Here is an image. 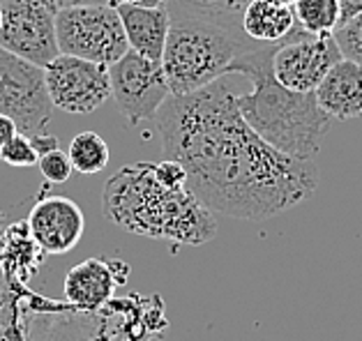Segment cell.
<instances>
[{
    "label": "cell",
    "instance_id": "obj_12",
    "mask_svg": "<svg viewBox=\"0 0 362 341\" xmlns=\"http://www.w3.org/2000/svg\"><path fill=\"white\" fill-rule=\"evenodd\" d=\"M129 268L125 261L88 258L65 275L63 293L72 309L95 313L113 300L118 284H125Z\"/></svg>",
    "mask_w": 362,
    "mask_h": 341
},
{
    "label": "cell",
    "instance_id": "obj_32",
    "mask_svg": "<svg viewBox=\"0 0 362 341\" xmlns=\"http://www.w3.org/2000/svg\"><path fill=\"white\" fill-rule=\"evenodd\" d=\"M0 28H3V7H0Z\"/></svg>",
    "mask_w": 362,
    "mask_h": 341
},
{
    "label": "cell",
    "instance_id": "obj_31",
    "mask_svg": "<svg viewBox=\"0 0 362 341\" xmlns=\"http://www.w3.org/2000/svg\"><path fill=\"white\" fill-rule=\"evenodd\" d=\"M272 3H279V5H293L296 0H272Z\"/></svg>",
    "mask_w": 362,
    "mask_h": 341
},
{
    "label": "cell",
    "instance_id": "obj_28",
    "mask_svg": "<svg viewBox=\"0 0 362 341\" xmlns=\"http://www.w3.org/2000/svg\"><path fill=\"white\" fill-rule=\"evenodd\" d=\"M164 3L166 0H136V5H144V7H160Z\"/></svg>",
    "mask_w": 362,
    "mask_h": 341
},
{
    "label": "cell",
    "instance_id": "obj_6",
    "mask_svg": "<svg viewBox=\"0 0 362 341\" xmlns=\"http://www.w3.org/2000/svg\"><path fill=\"white\" fill-rule=\"evenodd\" d=\"M51 111L44 67L0 49V113L14 120L19 134L33 136L47 129Z\"/></svg>",
    "mask_w": 362,
    "mask_h": 341
},
{
    "label": "cell",
    "instance_id": "obj_30",
    "mask_svg": "<svg viewBox=\"0 0 362 341\" xmlns=\"http://www.w3.org/2000/svg\"><path fill=\"white\" fill-rule=\"evenodd\" d=\"M125 3H136V0H109L111 7H118V5H125Z\"/></svg>",
    "mask_w": 362,
    "mask_h": 341
},
{
    "label": "cell",
    "instance_id": "obj_4",
    "mask_svg": "<svg viewBox=\"0 0 362 341\" xmlns=\"http://www.w3.org/2000/svg\"><path fill=\"white\" fill-rule=\"evenodd\" d=\"M256 47L261 44L215 25L171 19L162 54V69L171 97L197 92L215 83L217 78L228 74L233 60Z\"/></svg>",
    "mask_w": 362,
    "mask_h": 341
},
{
    "label": "cell",
    "instance_id": "obj_16",
    "mask_svg": "<svg viewBox=\"0 0 362 341\" xmlns=\"http://www.w3.org/2000/svg\"><path fill=\"white\" fill-rule=\"evenodd\" d=\"M44 251L37 247L28 231V224L19 222L7 226L0 235V275L14 286H25L40 270Z\"/></svg>",
    "mask_w": 362,
    "mask_h": 341
},
{
    "label": "cell",
    "instance_id": "obj_14",
    "mask_svg": "<svg viewBox=\"0 0 362 341\" xmlns=\"http://www.w3.org/2000/svg\"><path fill=\"white\" fill-rule=\"evenodd\" d=\"M319 107L337 120L362 118V65L337 60L314 90Z\"/></svg>",
    "mask_w": 362,
    "mask_h": 341
},
{
    "label": "cell",
    "instance_id": "obj_22",
    "mask_svg": "<svg viewBox=\"0 0 362 341\" xmlns=\"http://www.w3.org/2000/svg\"><path fill=\"white\" fill-rule=\"evenodd\" d=\"M40 171H42V176L47 182H54V185H60V182H67L69 176H72V162H69V157L67 152H63L58 148V150L54 152H47V155H42L40 157Z\"/></svg>",
    "mask_w": 362,
    "mask_h": 341
},
{
    "label": "cell",
    "instance_id": "obj_25",
    "mask_svg": "<svg viewBox=\"0 0 362 341\" xmlns=\"http://www.w3.org/2000/svg\"><path fill=\"white\" fill-rule=\"evenodd\" d=\"M54 10H65V7H83V5H109V0H42Z\"/></svg>",
    "mask_w": 362,
    "mask_h": 341
},
{
    "label": "cell",
    "instance_id": "obj_18",
    "mask_svg": "<svg viewBox=\"0 0 362 341\" xmlns=\"http://www.w3.org/2000/svg\"><path fill=\"white\" fill-rule=\"evenodd\" d=\"M296 25L312 37H332L341 25L339 0H296Z\"/></svg>",
    "mask_w": 362,
    "mask_h": 341
},
{
    "label": "cell",
    "instance_id": "obj_11",
    "mask_svg": "<svg viewBox=\"0 0 362 341\" xmlns=\"http://www.w3.org/2000/svg\"><path fill=\"white\" fill-rule=\"evenodd\" d=\"M25 224H28V231L37 247L51 256L72 251L81 242L86 229L81 208L65 196L40 198L33 205Z\"/></svg>",
    "mask_w": 362,
    "mask_h": 341
},
{
    "label": "cell",
    "instance_id": "obj_2",
    "mask_svg": "<svg viewBox=\"0 0 362 341\" xmlns=\"http://www.w3.org/2000/svg\"><path fill=\"white\" fill-rule=\"evenodd\" d=\"M277 47H256L228 67V74L252 81V92L238 95V109L247 125L279 152L300 162H316L332 118L319 107L314 92H293L277 81L272 74Z\"/></svg>",
    "mask_w": 362,
    "mask_h": 341
},
{
    "label": "cell",
    "instance_id": "obj_5",
    "mask_svg": "<svg viewBox=\"0 0 362 341\" xmlns=\"http://www.w3.org/2000/svg\"><path fill=\"white\" fill-rule=\"evenodd\" d=\"M60 54L111 67L129 51L120 16L111 5L65 7L56 14Z\"/></svg>",
    "mask_w": 362,
    "mask_h": 341
},
{
    "label": "cell",
    "instance_id": "obj_27",
    "mask_svg": "<svg viewBox=\"0 0 362 341\" xmlns=\"http://www.w3.org/2000/svg\"><path fill=\"white\" fill-rule=\"evenodd\" d=\"M339 7H341V23H346L349 19L362 12V0H339Z\"/></svg>",
    "mask_w": 362,
    "mask_h": 341
},
{
    "label": "cell",
    "instance_id": "obj_17",
    "mask_svg": "<svg viewBox=\"0 0 362 341\" xmlns=\"http://www.w3.org/2000/svg\"><path fill=\"white\" fill-rule=\"evenodd\" d=\"M252 0H166L171 19H189L243 35V16Z\"/></svg>",
    "mask_w": 362,
    "mask_h": 341
},
{
    "label": "cell",
    "instance_id": "obj_7",
    "mask_svg": "<svg viewBox=\"0 0 362 341\" xmlns=\"http://www.w3.org/2000/svg\"><path fill=\"white\" fill-rule=\"evenodd\" d=\"M0 49L37 67L60 56L56 40V10L42 0H5Z\"/></svg>",
    "mask_w": 362,
    "mask_h": 341
},
{
    "label": "cell",
    "instance_id": "obj_3",
    "mask_svg": "<svg viewBox=\"0 0 362 341\" xmlns=\"http://www.w3.org/2000/svg\"><path fill=\"white\" fill-rule=\"evenodd\" d=\"M102 203L113 224L144 238L201 247L217 235L213 213L187 187L157 182L153 162L122 166L104 187Z\"/></svg>",
    "mask_w": 362,
    "mask_h": 341
},
{
    "label": "cell",
    "instance_id": "obj_10",
    "mask_svg": "<svg viewBox=\"0 0 362 341\" xmlns=\"http://www.w3.org/2000/svg\"><path fill=\"white\" fill-rule=\"evenodd\" d=\"M341 58L332 37H312L303 32L275 49L272 74L288 90L314 92L330 67Z\"/></svg>",
    "mask_w": 362,
    "mask_h": 341
},
{
    "label": "cell",
    "instance_id": "obj_29",
    "mask_svg": "<svg viewBox=\"0 0 362 341\" xmlns=\"http://www.w3.org/2000/svg\"><path fill=\"white\" fill-rule=\"evenodd\" d=\"M7 229V215L0 210V235H3V231Z\"/></svg>",
    "mask_w": 362,
    "mask_h": 341
},
{
    "label": "cell",
    "instance_id": "obj_15",
    "mask_svg": "<svg viewBox=\"0 0 362 341\" xmlns=\"http://www.w3.org/2000/svg\"><path fill=\"white\" fill-rule=\"evenodd\" d=\"M243 32L247 40L261 47L284 44L303 35L296 25L293 7L272 3V0H252L243 16Z\"/></svg>",
    "mask_w": 362,
    "mask_h": 341
},
{
    "label": "cell",
    "instance_id": "obj_21",
    "mask_svg": "<svg viewBox=\"0 0 362 341\" xmlns=\"http://www.w3.org/2000/svg\"><path fill=\"white\" fill-rule=\"evenodd\" d=\"M0 160L14 166V169H30V166L40 162V155L35 150L30 136L16 134L14 138H10V141L0 148Z\"/></svg>",
    "mask_w": 362,
    "mask_h": 341
},
{
    "label": "cell",
    "instance_id": "obj_9",
    "mask_svg": "<svg viewBox=\"0 0 362 341\" xmlns=\"http://www.w3.org/2000/svg\"><path fill=\"white\" fill-rule=\"evenodd\" d=\"M51 104L65 113L86 116L111 97L109 67L93 60L60 54L44 67Z\"/></svg>",
    "mask_w": 362,
    "mask_h": 341
},
{
    "label": "cell",
    "instance_id": "obj_20",
    "mask_svg": "<svg viewBox=\"0 0 362 341\" xmlns=\"http://www.w3.org/2000/svg\"><path fill=\"white\" fill-rule=\"evenodd\" d=\"M332 40L344 58L362 65V12L353 16V19H349L346 23H341L339 28L334 30Z\"/></svg>",
    "mask_w": 362,
    "mask_h": 341
},
{
    "label": "cell",
    "instance_id": "obj_13",
    "mask_svg": "<svg viewBox=\"0 0 362 341\" xmlns=\"http://www.w3.org/2000/svg\"><path fill=\"white\" fill-rule=\"evenodd\" d=\"M116 12L120 16L122 30H125L129 51L148 60H155V63H162L166 35L171 28V16L166 5L144 7L136 3H125L118 5Z\"/></svg>",
    "mask_w": 362,
    "mask_h": 341
},
{
    "label": "cell",
    "instance_id": "obj_1",
    "mask_svg": "<svg viewBox=\"0 0 362 341\" xmlns=\"http://www.w3.org/2000/svg\"><path fill=\"white\" fill-rule=\"evenodd\" d=\"M153 120L164 152L185 166L187 189L210 213L270 220L312 198L319 187L316 162L279 152L247 125L224 76L169 97Z\"/></svg>",
    "mask_w": 362,
    "mask_h": 341
},
{
    "label": "cell",
    "instance_id": "obj_19",
    "mask_svg": "<svg viewBox=\"0 0 362 341\" xmlns=\"http://www.w3.org/2000/svg\"><path fill=\"white\" fill-rule=\"evenodd\" d=\"M69 162H72V169L83 173V176H93V173H100L102 169H107L109 164V145L107 141L95 134V132H81L72 138L67 150Z\"/></svg>",
    "mask_w": 362,
    "mask_h": 341
},
{
    "label": "cell",
    "instance_id": "obj_24",
    "mask_svg": "<svg viewBox=\"0 0 362 341\" xmlns=\"http://www.w3.org/2000/svg\"><path fill=\"white\" fill-rule=\"evenodd\" d=\"M30 141L35 145V150H37V155H47V152H54L58 150V138L54 134H47V132H40V134H33Z\"/></svg>",
    "mask_w": 362,
    "mask_h": 341
},
{
    "label": "cell",
    "instance_id": "obj_23",
    "mask_svg": "<svg viewBox=\"0 0 362 341\" xmlns=\"http://www.w3.org/2000/svg\"><path fill=\"white\" fill-rule=\"evenodd\" d=\"M153 171L157 182H162L164 187L178 189V187H187V171L185 166L175 160H164V162H153Z\"/></svg>",
    "mask_w": 362,
    "mask_h": 341
},
{
    "label": "cell",
    "instance_id": "obj_26",
    "mask_svg": "<svg viewBox=\"0 0 362 341\" xmlns=\"http://www.w3.org/2000/svg\"><path fill=\"white\" fill-rule=\"evenodd\" d=\"M16 134H19V129H16L14 120L0 113V148H3L7 141H10V138H14Z\"/></svg>",
    "mask_w": 362,
    "mask_h": 341
},
{
    "label": "cell",
    "instance_id": "obj_8",
    "mask_svg": "<svg viewBox=\"0 0 362 341\" xmlns=\"http://www.w3.org/2000/svg\"><path fill=\"white\" fill-rule=\"evenodd\" d=\"M111 97L116 100L129 125L153 120L162 104L171 97L169 83L164 78L162 63L127 51L109 67Z\"/></svg>",
    "mask_w": 362,
    "mask_h": 341
}]
</instances>
